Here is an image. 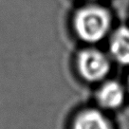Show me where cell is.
Masks as SVG:
<instances>
[{
	"instance_id": "6da1fadb",
	"label": "cell",
	"mask_w": 129,
	"mask_h": 129,
	"mask_svg": "<svg viewBox=\"0 0 129 129\" xmlns=\"http://www.w3.org/2000/svg\"><path fill=\"white\" fill-rule=\"evenodd\" d=\"M72 26L81 41L90 45L97 44L109 34L112 27V16L104 6L87 4L75 12Z\"/></svg>"
},
{
	"instance_id": "7a4b0ae2",
	"label": "cell",
	"mask_w": 129,
	"mask_h": 129,
	"mask_svg": "<svg viewBox=\"0 0 129 129\" xmlns=\"http://www.w3.org/2000/svg\"><path fill=\"white\" fill-rule=\"evenodd\" d=\"M76 69L84 81L91 84L105 80L111 70V58L96 48H85L76 56Z\"/></svg>"
},
{
	"instance_id": "3957f363",
	"label": "cell",
	"mask_w": 129,
	"mask_h": 129,
	"mask_svg": "<svg viewBox=\"0 0 129 129\" xmlns=\"http://www.w3.org/2000/svg\"><path fill=\"white\" fill-rule=\"evenodd\" d=\"M126 87L116 80L103 81L95 94L98 106L103 110H116L124 104Z\"/></svg>"
},
{
	"instance_id": "277c9868",
	"label": "cell",
	"mask_w": 129,
	"mask_h": 129,
	"mask_svg": "<svg viewBox=\"0 0 129 129\" xmlns=\"http://www.w3.org/2000/svg\"><path fill=\"white\" fill-rule=\"evenodd\" d=\"M110 58L117 64L129 66V27L121 26L110 34L108 41Z\"/></svg>"
},
{
	"instance_id": "5b68a950",
	"label": "cell",
	"mask_w": 129,
	"mask_h": 129,
	"mask_svg": "<svg viewBox=\"0 0 129 129\" xmlns=\"http://www.w3.org/2000/svg\"><path fill=\"white\" fill-rule=\"evenodd\" d=\"M70 129H114V127L101 109L85 108L74 116Z\"/></svg>"
},
{
	"instance_id": "8992f818",
	"label": "cell",
	"mask_w": 129,
	"mask_h": 129,
	"mask_svg": "<svg viewBox=\"0 0 129 129\" xmlns=\"http://www.w3.org/2000/svg\"><path fill=\"white\" fill-rule=\"evenodd\" d=\"M126 91H127V94L129 95V75L128 78H127V83H126Z\"/></svg>"
},
{
	"instance_id": "52a82bcc",
	"label": "cell",
	"mask_w": 129,
	"mask_h": 129,
	"mask_svg": "<svg viewBox=\"0 0 129 129\" xmlns=\"http://www.w3.org/2000/svg\"><path fill=\"white\" fill-rule=\"evenodd\" d=\"M86 1H91L92 2V1H97V0H86Z\"/></svg>"
}]
</instances>
